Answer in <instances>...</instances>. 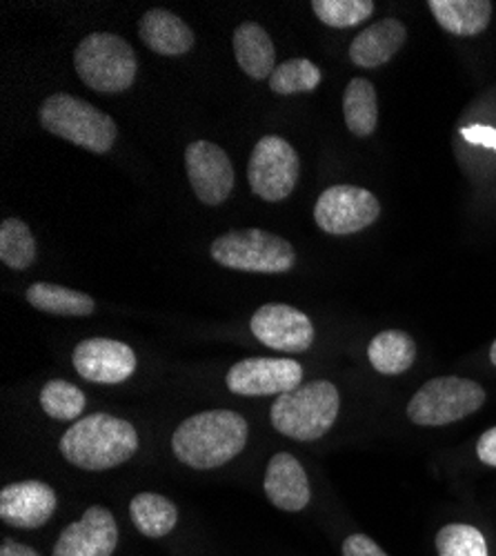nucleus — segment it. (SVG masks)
<instances>
[{
	"mask_svg": "<svg viewBox=\"0 0 496 556\" xmlns=\"http://www.w3.org/2000/svg\"><path fill=\"white\" fill-rule=\"evenodd\" d=\"M247 421L232 409L190 416L171 437L174 456L194 470H216L245 450Z\"/></svg>",
	"mask_w": 496,
	"mask_h": 556,
	"instance_id": "f257e3e1",
	"label": "nucleus"
},
{
	"mask_svg": "<svg viewBox=\"0 0 496 556\" xmlns=\"http://www.w3.org/2000/svg\"><path fill=\"white\" fill-rule=\"evenodd\" d=\"M139 450V434L131 424L110 414L78 419L61 439V454L72 466L89 472L112 470Z\"/></svg>",
	"mask_w": 496,
	"mask_h": 556,
	"instance_id": "f03ea898",
	"label": "nucleus"
},
{
	"mask_svg": "<svg viewBox=\"0 0 496 556\" xmlns=\"http://www.w3.org/2000/svg\"><path fill=\"white\" fill-rule=\"evenodd\" d=\"M339 390L330 381L305 383L288 394H281L269 419L272 426L296 441H317L330 432L339 416Z\"/></svg>",
	"mask_w": 496,
	"mask_h": 556,
	"instance_id": "7ed1b4c3",
	"label": "nucleus"
},
{
	"mask_svg": "<svg viewBox=\"0 0 496 556\" xmlns=\"http://www.w3.org/2000/svg\"><path fill=\"white\" fill-rule=\"evenodd\" d=\"M74 67L87 87L101 94H120L137 80L139 61L125 38L94 31L78 42Z\"/></svg>",
	"mask_w": 496,
	"mask_h": 556,
	"instance_id": "20e7f679",
	"label": "nucleus"
},
{
	"mask_svg": "<svg viewBox=\"0 0 496 556\" xmlns=\"http://www.w3.org/2000/svg\"><path fill=\"white\" fill-rule=\"evenodd\" d=\"M40 125L65 141L105 154L114 148L118 127L114 118L72 94H54L40 105Z\"/></svg>",
	"mask_w": 496,
	"mask_h": 556,
	"instance_id": "39448f33",
	"label": "nucleus"
},
{
	"mask_svg": "<svg viewBox=\"0 0 496 556\" xmlns=\"http://www.w3.org/2000/svg\"><path fill=\"white\" fill-rule=\"evenodd\" d=\"M209 254L222 267L252 274H283L296 263L294 248L265 229L228 231L212 243Z\"/></svg>",
	"mask_w": 496,
	"mask_h": 556,
	"instance_id": "423d86ee",
	"label": "nucleus"
},
{
	"mask_svg": "<svg viewBox=\"0 0 496 556\" xmlns=\"http://www.w3.org/2000/svg\"><path fill=\"white\" fill-rule=\"evenodd\" d=\"M485 403V390L470 379L438 377L428 381L410 401V421L425 428H441L481 409Z\"/></svg>",
	"mask_w": 496,
	"mask_h": 556,
	"instance_id": "0eeeda50",
	"label": "nucleus"
},
{
	"mask_svg": "<svg viewBox=\"0 0 496 556\" xmlns=\"http://www.w3.org/2000/svg\"><path fill=\"white\" fill-rule=\"evenodd\" d=\"M298 176L301 163L296 150L281 136H263L247 165L252 192L267 203L285 201L294 192Z\"/></svg>",
	"mask_w": 496,
	"mask_h": 556,
	"instance_id": "6e6552de",
	"label": "nucleus"
},
{
	"mask_svg": "<svg viewBox=\"0 0 496 556\" xmlns=\"http://www.w3.org/2000/svg\"><path fill=\"white\" fill-rule=\"evenodd\" d=\"M379 216V199L370 190L356 188V185H334L314 205V220L334 237L356 235V231L370 227Z\"/></svg>",
	"mask_w": 496,
	"mask_h": 556,
	"instance_id": "1a4fd4ad",
	"label": "nucleus"
},
{
	"mask_svg": "<svg viewBox=\"0 0 496 556\" xmlns=\"http://www.w3.org/2000/svg\"><path fill=\"white\" fill-rule=\"evenodd\" d=\"M228 388L241 396H281L303 381V367L292 358H245L232 365Z\"/></svg>",
	"mask_w": 496,
	"mask_h": 556,
	"instance_id": "9d476101",
	"label": "nucleus"
},
{
	"mask_svg": "<svg viewBox=\"0 0 496 556\" xmlns=\"http://www.w3.org/2000/svg\"><path fill=\"white\" fill-rule=\"evenodd\" d=\"M186 169L194 194L205 205H220L234 190L232 161L218 146L194 141L186 150Z\"/></svg>",
	"mask_w": 496,
	"mask_h": 556,
	"instance_id": "9b49d317",
	"label": "nucleus"
},
{
	"mask_svg": "<svg viewBox=\"0 0 496 556\" xmlns=\"http://www.w3.org/2000/svg\"><path fill=\"white\" fill-rule=\"evenodd\" d=\"M252 334L267 348L298 354L314 343V326L307 314L283 303H269L254 312Z\"/></svg>",
	"mask_w": 496,
	"mask_h": 556,
	"instance_id": "f8f14e48",
	"label": "nucleus"
},
{
	"mask_svg": "<svg viewBox=\"0 0 496 556\" xmlns=\"http://www.w3.org/2000/svg\"><path fill=\"white\" fill-rule=\"evenodd\" d=\"M76 372L92 383L116 386L127 381L137 369V354L120 341L87 339L74 350Z\"/></svg>",
	"mask_w": 496,
	"mask_h": 556,
	"instance_id": "ddd939ff",
	"label": "nucleus"
},
{
	"mask_svg": "<svg viewBox=\"0 0 496 556\" xmlns=\"http://www.w3.org/2000/svg\"><path fill=\"white\" fill-rule=\"evenodd\" d=\"M118 543V528L107 507L94 505L67 526L54 547V556H112Z\"/></svg>",
	"mask_w": 496,
	"mask_h": 556,
	"instance_id": "4468645a",
	"label": "nucleus"
},
{
	"mask_svg": "<svg viewBox=\"0 0 496 556\" xmlns=\"http://www.w3.org/2000/svg\"><path fill=\"white\" fill-rule=\"evenodd\" d=\"M56 513V492L40 481L12 483L0 492V519L8 526L34 530Z\"/></svg>",
	"mask_w": 496,
	"mask_h": 556,
	"instance_id": "2eb2a0df",
	"label": "nucleus"
},
{
	"mask_svg": "<svg viewBox=\"0 0 496 556\" xmlns=\"http://www.w3.org/2000/svg\"><path fill=\"white\" fill-rule=\"evenodd\" d=\"M263 488L272 505L285 509V513H301L311 498L303 466L288 452H279L269 458Z\"/></svg>",
	"mask_w": 496,
	"mask_h": 556,
	"instance_id": "dca6fc26",
	"label": "nucleus"
},
{
	"mask_svg": "<svg viewBox=\"0 0 496 556\" xmlns=\"http://www.w3.org/2000/svg\"><path fill=\"white\" fill-rule=\"evenodd\" d=\"M408 29L396 18L379 21L360 31L349 45V59L364 70H374L394 59V54L405 45Z\"/></svg>",
	"mask_w": 496,
	"mask_h": 556,
	"instance_id": "f3484780",
	"label": "nucleus"
},
{
	"mask_svg": "<svg viewBox=\"0 0 496 556\" xmlns=\"http://www.w3.org/2000/svg\"><path fill=\"white\" fill-rule=\"evenodd\" d=\"M139 36L152 52L161 56H183L194 48L192 27L165 10H150L139 21Z\"/></svg>",
	"mask_w": 496,
	"mask_h": 556,
	"instance_id": "a211bd4d",
	"label": "nucleus"
},
{
	"mask_svg": "<svg viewBox=\"0 0 496 556\" xmlns=\"http://www.w3.org/2000/svg\"><path fill=\"white\" fill-rule=\"evenodd\" d=\"M234 56L239 67L254 80L269 78L277 70V50L269 34L256 23H243L234 31Z\"/></svg>",
	"mask_w": 496,
	"mask_h": 556,
	"instance_id": "6ab92c4d",
	"label": "nucleus"
},
{
	"mask_svg": "<svg viewBox=\"0 0 496 556\" xmlns=\"http://www.w3.org/2000/svg\"><path fill=\"white\" fill-rule=\"evenodd\" d=\"M428 8L436 23L455 36H476L492 21L489 0H430Z\"/></svg>",
	"mask_w": 496,
	"mask_h": 556,
	"instance_id": "aec40b11",
	"label": "nucleus"
},
{
	"mask_svg": "<svg viewBox=\"0 0 496 556\" xmlns=\"http://www.w3.org/2000/svg\"><path fill=\"white\" fill-rule=\"evenodd\" d=\"M368 356L372 367L381 375L396 377L408 372L417 358V343L403 330H385L370 341Z\"/></svg>",
	"mask_w": 496,
	"mask_h": 556,
	"instance_id": "412c9836",
	"label": "nucleus"
},
{
	"mask_svg": "<svg viewBox=\"0 0 496 556\" xmlns=\"http://www.w3.org/2000/svg\"><path fill=\"white\" fill-rule=\"evenodd\" d=\"M345 125L354 136L366 138L377 129L379 123V99L377 89L368 78H352L343 94Z\"/></svg>",
	"mask_w": 496,
	"mask_h": 556,
	"instance_id": "4be33fe9",
	"label": "nucleus"
},
{
	"mask_svg": "<svg viewBox=\"0 0 496 556\" xmlns=\"http://www.w3.org/2000/svg\"><path fill=\"white\" fill-rule=\"evenodd\" d=\"M129 517L131 523L139 528L141 534L150 539H161L169 534L178 521L176 505L154 492L137 494L129 503Z\"/></svg>",
	"mask_w": 496,
	"mask_h": 556,
	"instance_id": "5701e85b",
	"label": "nucleus"
},
{
	"mask_svg": "<svg viewBox=\"0 0 496 556\" xmlns=\"http://www.w3.org/2000/svg\"><path fill=\"white\" fill-rule=\"evenodd\" d=\"M25 299L31 307L56 314V316H89L94 312V299L85 292H76L54 283H34L25 292Z\"/></svg>",
	"mask_w": 496,
	"mask_h": 556,
	"instance_id": "b1692460",
	"label": "nucleus"
},
{
	"mask_svg": "<svg viewBox=\"0 0 496 556\" xmlns=\"http://www.w3.org/2000/svg\"><path fill=\"white\" fill-rule=\"evenodd\" d=\"M0 261L16 271L36 261V239L21 218H8L0 225Z\"/></svg>",
	"mask_w": 496,
	"mask_h": 556,
	"instance_id": "393cba45",
	"label": "nucleus"
},
{
	"mask_svg": "<svg viewBox=\"0 0 496 556\" xmlns=\"http://www.w3.org/2000/svg\"><path fill=\"white\" fill-rule=\"evenodd\" d=\"M321 85V70L307 59H290L277 65L275 74L269 76V87L279 97L307 94Z\"/></svg>",
	"mask_w": 496,
	"mask_h": 556,
	"instance_id": "a878e982",
	"label": "nucleus"
},
{
	"mask_svg": "<svg viewBox=\"0 0 496 556\" xmlns=\"http://www.w3.org/2000/svg\"><path fill=\"white\" fill-rule=\"evenodd\" d=\"M40 405L56 421H78L87 399L80 388L67 381H50L40 392Z\"/></svg>",
	"mask_w": 496,
	"mask_h": 556,
	"instance_id": "bb28decb",
	"label": "nucleus"
},
{
	"mask_svg": "<svg viewBox=\"0 0 496 556\" xmlns=\"http://www.w3.org/2000/svg\"><path fill=\"white\" fill-rule=\"evenodd\" d=\"M311 10L323 25L347 29L370 21L374 3L372 0H314Z\"/></svg>",
	"mask_w": 496,
	"mask_h": 556,
	"instance_id": "cd10ccee",
	"label": "nucleus"
},
{
	"mask_svg": "<svg viewBox=\"0 0 496 556\" xmlns=\"http://www.w3.org/2000/svg\"><path fill=\"white\" fill-rule=\"evenodd\" d=\"M438 556H489L485 536L466 523H453L436 534Z\"/></svg>",
	"mask_w": 496,
	"mask_h": 556,
	"instance_id": "c85d7f7f",
	"label": "nucleus"
},
{
	"mask_svg": "<svg viewBox=\"0 0 496 556\" xmlns=\"http://www.w3.org/2000/svg\"><path fill=\"white\" fill-rule=\"evenodd\" d=\"M343 556H387L370 536L352 534L343 543Z\"/></svg>",
	"mask_w": 496,
	"mask_h": 556,
	"instance_id": "c756f323",
	"label": "nucleus"
},
{
	"mask_svg": "<svg viewBox=\"0 0 496 556\" xmlns=\"http://www.w3.org/2000/svg\"><path fill=\"white\" fill-rule=\"evenodd\" d=\"M463 138L468 143L474 146H483L487 150H496V129L494 127H485V125H474V127H466Z\"/></svg>",
	"mask_w": 496,
	"mask_h": 556,
	"instance_id": "7c9ffc66",
	"label": "nucleus"
},
{
	"mask_svg": "<svg viewBox=\"0 0 496 556\" xmlns=\"http://www.w3.org/2000/svg\"><path fill=\"white\" fill-rule=\"evenodd\" d=\"M476 454L485 463V466L496 468V428L487 430L479 443H476Z\"/></svg>",
	"mask_w": 496,
	"mask_h": 556,
	"instance_id": "2f4dec72",
	"label": "nucleus"
},
{
	"mask_svg": "<svg viewBox=\"0 0 496 556\" xmlns=\"http://www.w3.org/2000/svg\"><path fill=\"white\" fill-rule=\"evenodd\" d=\"M0 556H40L38 552H34L31 547L16 543V541H5L3 547H0Z\"/></svg>",
	"mask_w": 496,
	"mask_h": 556,
	"instance_id": "473e14b6",
	"label": "nucleus"
},
{
	"mask_svg": "<svg viewBox=\"0 0 496 556\" xmlns=\"http://www.w3.org/2000/svg\"><path fill=\"white\" fill-rule=\"evenodd\" d=\"M489 361L496 365V341H494L492 348H489Z\"/></svg>",
	"mask_w": 496,
	"mask_h": 556,
	"instance_id": "72a5a7b5",
	"label": "nucleus"
}]
</instances>
